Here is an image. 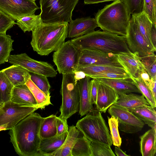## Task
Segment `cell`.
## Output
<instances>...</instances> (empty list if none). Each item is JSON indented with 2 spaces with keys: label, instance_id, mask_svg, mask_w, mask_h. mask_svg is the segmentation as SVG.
Wrapping results in <instances>:
<instances>
[{
  "label": "cell",
  "instance_id": "1",
  "mask_svg": "<svg viewBox=\"0 0 156 156\" xmlns=\"http://www.w3.org/2000/svg\"><path fill=\"white\" fill-rule=\"evenodd\" d=\"M43 118L33 112L9 129L10 141L17 154L20 156H38L41 141L40 127Z\"/></svg>",
  "mask_w": 156,
  "mask_h": 156
},
{
  "label": "cell",
  "instance_id": "2",
  "mask_svg": "<svg viewBox=\"0 0 156 156\" xmlns=\"http://www.w3.org/2000/svg\"><path fill=\"white\" fill-rule=\"evenodd\" d=\"M68 23L42 22L32 31L30 44L33 50L41 55H48L57 50L68 35Z\"/></svg>",
  "mask_w": 156,
  "mask_h": 156
},
{
  "label": "cell",
  "instance_id": "3",
  "mask_svg": "<svg viewBox=\"0 0 156 156\" xmlns=\"http://www.w3.org/2000/svg\"><path fill=\"white\" fill-rule=\"evenodd\" d=\"M81 51L96 50L114 55L131 52L126 36L97 30L71 40Z\"/></svg>",
  "mask_w": 156,
  "mask_h": 156
},
{
  "label": "cell",
  "instance_id": "4",
  "mask_svg": "<svg viewBox=\"0 0 156 156\" xmlns=\"http://www.w3.org/2000/svg\"><path fill=\"white\" fill-rule=\"evenodd\" d=\"M98 27L103 31L126 36L131 19L123 2L116 0L106 5L95 14Z\"/></svg>",
  "mask_w": 156,
  "mask_h": 156
},
{
  "label": "cell",
  "instance_id": "5",
  "mask_svg": "<svg viewBox=\"0 0 156 156\" xmlns=\"http://www.w3.org/2000/svg\"><path fill=\"white\" fill-rule=\"evenodd\" d=\"M83 135L91 142L109 146L112 144L111 136L100 112L92 110L82 119L76 126Z\"/></svg>",
  "mask_w": 156,
  "mask_h": 156
},
{
  "label": "cell",
  "instance_id": "6",
  "mask_svg": "<svg viewBox=\"0 0 156 156\" xmlns=\"http://www.w3.org/2000/svg\"><path fill=\"white\" fill-rule=\"evenodd\" d=\"M79 0H40L42 21L47 23L69 22Z\"/></svg>",
  "mask_w": 156,
  "mask_h": 156
},
{
  "label": "cell",
  "instance_id": "7",
  "mask_svg": "<svg viewBox=\"0 0 156 156\" xmlns=\"http://www.w3.org/2000/svg\"><path fill=\"white\" fill-rule=\"evenodd\" d=\"M62 103L59 116L67 119L79 110L80 96L77 81L74 73L62 74L60 91Z\"/></svg>",
  "mask_w": 156,
  "mask_h": 156
},
{
  "label": "cell",
  "instance_id": "8",
  "mask_svg": "<svg viewBox=\"0 0 156 156\" xmlns=\"http://www.w3.org/2000/svg\"><path fill=\"white\" fill-rule=\"evenodd\" d=\"M81 51L71 40L65 42L53 55L58 72L62 74L74 73L78 66Z\"/></svg>",
  "mask_w": 156,
  "mask_h": 156
},
{
  "label": "cell",
  "instance_id": "9",
  "mask_svg": "<svg viewBox=\"0 0 156 156\" xmlns=\"http://www.w3.org/2000/svg\"><path fill=\"white\" fill-rule=\"evenodd\" d=\"M38 109L37 107L21 105L11 100L4 102L0 105V126L7 124L9 130Z\"/></svg>",
  "mask_w": 156,
  "mask_h": 156
},
{
  "label": "cell",
  "instance_id": "10",
  "mask_svg": "<svg viewBox=\"0 0 156 156\" xmlns=\"http://www.w3.org/2000/svg\"><path fill=\"white\" fill-rule=\"evenodd\" d=\"M8 62L12 65L20 66L29 72L41 75L47 77H55L57 73L51 64L47 62L34 59L26 53L10 55Z\"/></svg>",
  "mask_w": 156,
  "mask_h": 156
},
{
  "label": "cell",
  "instance_id": "11",
  "mask_svg": "<svg viewBox=\"0 0 156 156\" xmlns=\"http://www.w3.org/2000/svg\"><path fill=\"white\" fill-rule=\"evenodd\" d=\"M108 112L118 120V128L126 133H134L140 131L144 123L125 108L112 105Z\"/></svg>",
  "mask_w": 156,
  "mask_h": 156
},
{
  "label": "cell",
  "instance_id": "12",
  "mask_svg": "<svg viewBox=\"0 0 156 156\" xmlns=\"http://www.w3.org/2000/svg\"><path fill=\"white\" fill-rule=\"evenodd\" d=\"M126 39L129 48L133 53L140 57L155 55L156 50L148 44L131 17Z\"/></svg>",
  "mask_w": 156,
  "mask_h": 156
},
{
  "label": "cell",
  "instance_id": "13",
  "mask_svg": "<svg viewBox=\"0 0 156 156\" xmlns=\"http://www.w3.org/2000/svg\"><path fill=\"white\" fill-rule=\"evenodd\" d=\"M40 9L30 0H0V10L15 21L25 16L35 14Z\"/></svg>",
  "mask_w": 156,
  "mask_h": 156
},
{
  "label": "cell",
  "instance_id": "14",
  "mask_svg": "<svg viewBox=\"0 0 156 156\" xmlns=\"http://www.w3.org/2000/svg\"><path fill=\"white\" fill-rule=\"evenodd\" d=\"M86 65H112L123 67L117 55L93 50L82 51L78 66Z\"/></svg>",
  "mask_w": 156,
  "mask_h": 156
},
{
  "label": "cell",
  "instance_id": "15",
  "mask_svg": "<svg viewBox=\"0 0 156 156\" xmlns=\"http://www.w3.org/2000/svg\"><path fill=\"white\" fill-rule=\"evenodd\" d=\"M97 27L95 18L88 17L72 20L68 25V36L70 38L78 37L94 31Z\"/></svg>",
  "mask_w": 156,
  "mask_h": 156
},
{
  "label": "cell",
  "instance_id": "16",
  "mask_svg": "<svg viewBox=\"0 0 156 156\" xmlns=\"http://www.w3.org/2000/svg\"><path fill=\"white\" fill-rule=\"evenodd\" d=\"M119 97L118 94L113 88L98 81L96 104L98 111L105 113L107 109L117 101Z\"/></svg>",
  "mask_w": 156,
  "mask_h": 156
},
{
  "label": "cell",
  "instance_id": "17",
  "mask_svg": "<svg viewBox=\"0 0 156 156\" xmlns=\"http://www.w3.org/2000/svg\"><path fill=\"white\" fill-rule=\"evenodd\" d=\"M118 61L129 75L131 78H136L145 70L138 56L130 52H123L117 55Z\"/></svg>",
  "mask_w": 156,
  "mask_h": 156
},
{
  "label": "cell",
  "instance_id": "18",
  "mask_svg": "<svg viewBox=\"0 0 156 156\" xmlns=\"http://www.w3.org/2000/svg\"><path fill=\"white\" fill-rule=\"evenodd\" d=\"M91 78L86 76L78 81L77 83L80 96L79 114L83 116L93 110V106L90 101V83Z\"/></svg>",
  "mask_w": 156,
  "mask_h": 156
},
{
  "label": "cell",
  "instance_id": "19",
  "mask_svg": "<svg viewBox=\"0 0 156 156\" xmlns=\"http://www.w3.org/2000/svg\"><path fill=\"white\" fill-rule=\"evenodd\" d=\"M113 88L119 95L130 93L141 94L134 84L131 78L110 79L101 78L94 79Z\"/></svg>",
  "mask_w": 156,
  "mask_h": 156
},
{
  "label": "cell",
  "instance_id": "20",
  "mask_svg": "<svg viewBox=\"0 0 156 156\" xmlns=\"http://www.w3.org/2000/svg\"><path fill=\"white\" fill-rule=\"evenodd\" d=\"M10 100L21 105L35 106L38 108L35 98L26 84L13 87Z\"/></svg>",
  "mask_w": 156,
  "mask_h": 156
},
{
  "label": "cell",
  "instance_id": "21",
  "mask_svg": "<svg viewBox=\"0 0 156 156\" xmlns=\"http://www.w3.org/2000/svg\"><path fill=\"white\" fill-rule=\"evenodd\" d=\"M80 131L76 126H70L66 137L62 145L56 150L48 153L47 156H72L71 151L79 137Z\"/></svg>",
  "mask_w": 156,
  "mask_h": 156
},
{
  "label": "cell",
  "instance_id": "22",
  "mask_svg": "<svg viewBox=\"0 0 156 156\" xmlns=\"http://www.w3.org/2000/svg\"><path fill=\"white\" fill-rule=\"evenodd\" d=\"M14 87L26 84L30 78L29 72L23 67L18 65L12 66L2 70Z\"/></svg>",
  "mask_w": 156,
  "mask_h": 156
},
{
  "label": "cell",
  "instance_id": "23",
  "mask_svg": "<svg viewBox=\"0 0 156 156\" xmlns=\"http://www.w3.org/2000/svg\"><path fill=\"white\" fill-rule=\"evenodd\" d=\"M83 72L86 76H91L108 73L129 74L123 67L112 65H86L78 66L76 71Z\"/></svg>",
  "mask_w": 156,
  "mask_h": 156
},
{
  "label": "cell",
  "instance_id": "24",
  "mask_svg": "<svg viewBox=\"0 0 156 156\" xmlns=\"http://www.w3.org/2000/svg\"><path fill=\"white\" fill-rule=\"evenodd\" d=\"M156 129L151 128L140 137V151L142 156H154L156 153Z\"/></svg>",
  "mask_w": 156,
  "mask_h": 156
},
{
  "label": "cell",
  "instance_id": "25",
  "mask_svg": "<svg viewBox=\"0 0 156 156\" xmlns=\"http://www.w3.org/2000/svg\"><path fill=\"white\" fill-rule=\"evenodd\" d=\"M137 26L139 32L148 44L156 50L153 44L151 37V31L152 23L143 12L132 15V17Z\"/></svg>",
  "mask_w": 156,
  "mask_h": 156
},
{
  "label": "cell",
  "instance_id": "26",
  "mask_svg": "<svg viewBox=\"0 0 156 156\" xmlns=\"http://www.w3.org/2000/svg\"><path fill=\"white\" fill-rule=\"evenodd\" d=\"M113 105L126 108L128 110L144 105H150L144 96L134 93L119 95L117 101Z\"/></svg>",
  "mask_w": 156,
  "mask_h": 156
},
{
  "label": "cell",
  "instance_id": "27",
  "mask_svg": "<svg viewBox=\"0 0 156 156\" xmlns=\"http://www.w3.org/2000/svg\"><path fill=\"white\" fill-rule=\"evenodd\" d=\"M68 133L56 135L52 137L41 140L38 156H47L48 153L52 152L59 148L65 140Z\"/></svg>",
  "mask_w": 156,
  "mask_h": 156
},
{
  "label": "cell",
  "instance_id": "28",
  "mask_svg": "<svg viewBox=\"0 0 156 156\" xmlns=\"http://www.w3.org/2000/svg\"><path fill=\"white\" fill-rule=\"evenodd\" d=\"M150 105H144L128 110L137 118L148 126L156 123V112Z\"/></svg>",
  "mask_w": 156,
  "mask_h": 156
},
{
  "label": "cell",
  "instance_id": "29",
  "mask_svg": "<svg viewBox=\"0 0 156 156\" xmlns=\"http://www.w3.org/2000/svg\"><path fill=\"white\" fill-rule=\"evenodd\" d=\"M57 117L51 115L43 118L41 124L39 135L41 140L49 138L57 135L56 120Z\"/></svg>",
  "mask_w": 156,
  "mask_h": 156
},
{
  "label": "cell",
  "instance_id": "30",
  "mask_svg": "<svg viewBox=\"0 0 156 156\" xmlns=\"http://www.w3.org/2000/svg\"><path fill=\"white\" fill-rule=\"evenodd\" d=\"M42 22L40 14H30L18 19L16 24L25 33L32 31Z\"/></svg>",
  "mask_w": 156,
  "mask_h": 156
},
{
  "label": "cell",
  "instance_id": "31",
  "mask_svg": "<svg viewBox=\"0 0 156 156\" xmlns=\"http://www.w3.org/2000/svg\"><path fill=\"white\" fill-rule=\"evenodd\" d=\"M11 36L6 33L0 34V65L8 62L10 52L13 50Z\"/></svg>",
  "mask_w": 156,
  "mask_h": 156
},
{
  "label": "cell",
  "instance_id": "32",
  "mask_svg": "<svg viewBox=\"0 0 156 156\" xmlns=\"http://www.w3.org/2000/svg\"><path fill=\"white\" fill-rule=\"evenodd\" d=\"M91 141L84 136L78 137L71 151L72 156H92Z\"/></svg>",
  "mask_w": 156,
  "mask_h": 156
},
{
  "label": "cell",
  "instance_id": "33",
  "mask_svg": "<svg viewBox=\"0 0 156 156\" xmlns=\"http://www.w3.org/2000/svg\"><path fill=\"white\" fill-rule=\"evenodd\" d=\"M30 89L37 104L39 108L41 109L49 105L52 104L50 101V98L46 94L39 89L31 81L30 78L26 83Z\"/></svg>",
  "mask_w": 156,
  "mask_h": 156
},
{
  "label": "cell",
  "instance_id": "34",
  "mask_svg": "<svg viewBox=\"0 0 156 156\" xmlns=\"http://www.w3.org/2000/svg\"><path fill=\"white\" fill-rule=\"evenodd\" d=\"M13 87L4 73L0 71V92L3 103L10 100Z\"/></svg>",
  "mask_w": 156,
  "mask_h": 156
},
{
  "label": "cell",
  "instance_id": "35",
  "mask_svg": "<svg viewBox=\"0 0 156 156\" xmlns=\"http://www.w3.org/2000/svg\"><path fill=\"white\" fill-rule=\"evenodd\" d=\"M136 87L140 91L141 94L145 98L149 105L155 108L156 100L154 99L150 90L146 84L139 76L137 78H132Z\"/></svg>",
  "mask_w": 156,
  "mask_h": 156
},
{
  "label": "cell",
  "instance_id": "36",
  "mask_svg": "<svg viewBox=\"0 0 156 156\" xmlns=\"http://www.w3.org/2000/svg\"><path fill=\"white\" fill-rule=\"evenodd\" d=\"M29 73L30 79L47 96L50 98V89L51 86L47 77L33 73L29 72Z\"/></svg>",
  "mask_w": 156,
  "mask_h": 156
},
{
  "label": "cell",
  "instance_id": "37",
  "mask_svg": "<svg viewBox=\"0 0 156 156\" xmlns=\"http://www.w3.org/2000/svg\"><path fill=\"white\" fill-rule=\"evenodd\" d=\"M138 58L150 77L156 79V56L155 54Z\"/></svg>",
  "mask_w": 156,
  "mask_h": 156
},
{
  "label": "cell",
  "instance_id": "38",
  "mask_svg": "<svg viewBox=\"0 0 156 156\" xmlns=\"http://www.w3.org/2000/svg\"><path fill=\"white\" fill-rule=\"evenodd\" d=\"M90 148L92 156H115L110 146L101 143L91 142Z\"/></svg>",
  "mask_w": 156,
  "mask_h": 156
},
{
  "label": "cell",
  "instance_id": "39",
  "mask_svg": "<svg viewBox=\"0 0 156 156\" xmlns=\"http://www.w3.org/2000/svg\"><path fill=\"white\" fill-rule=\"evenodd\" d=\"M108 118L112 144L115 146L120 147L122 139L119 132L118 120L113 116L111 118L108 116Z\"/></svg>",
  "mask_w": 156,
  "mask_h": 156
},
{
  "label": "cell",
  "instance_id": "40",
  "mask_svg": "<svg viewBox=\"0 0 156 156\" xmlns=\"http://www.w3.org/2000/svg\"><path fill=\"white\" fill-rule=\"evenodd\" d=\"M156 0H144L143 12L154 25H156Z\"/></svg>",
  "mask_w": 156,
  "mask_h": 156
},
{
  "label": "cell",
  "instance_id": "41",
  "mask_svg": "<svg viewBox=\"0 0 156 156\" xmlns=\"http://www.w3.org/2000/svg\"><path fill=\"white\" fill-rule=\"evenodd\" d=\"M125 5L129 13L131 15L143 12L144 0H121Z\"/></svg>",
  "mask_w": 156,
  "mask_h": 156
},
{
  "label": "cell",
  "instance_id": "42",
  "mask_svg": "<svg viewBox=\"0 0 156 156\" xmlns=\"http://www.w3.org/2000/svg\"><path fill=\"white\" fill-rule=\"evenodd\" d=\"M16 22L9 16L0 11V34L6 33L9 29L12 28Z\"/></svg>",
  "mask_w": 156,
  "mask_h": 156
},
{
  "label": "cell",
  "instance_id": "43",
  "mask_svg": "<svg viewBox=\"0 0 156 156\" xmlns=\"http://www.w3.org/2000/svg\"><path fill=\"white\" fill-rule=\"evenodd\" d=\"M57 135H59L65 133H68V126L67 119L60 117H57L56 120Z\"/></svg>",
  "mask_w": 156,
  "mask_h": 156
},
{
  "label": "cell",
  "instance_id": "44",
  "mask_svg": "<svg viewBox=\"0 0 156 156\" xmlns=\"http://www.w3.org/2000/svg\"><path fill=\"white\" fill-rule=\"evenodd\" d=\"M92 79L101 78L110 79H123L131 78L129 74H119L114 73H100L98 75L92 76L90 77Z\"/></svg>",
  "mask_w": 156,
  "mask_h": 156
},
{
  "label": "cell",
  "instance_id": "45",
  "mask_svg": "<svg viewBox=\"0 0 156 156\" xmlns=\"http://www.w3.org/2000/svg\"><path fill=\"white\" fill-rule=\"evenodd\" d=\"M98 81L95 79H92L90 83V101L92 104L96 105L98 92Z\"/></svg>",
  "mask_w": 156,
  "mask_h": 156
},
{
  "label": "cell",
  "instance_id": "46",
  "mask_svg": "<svg viewBox=\"0 0 156 156\" xmlns=\"http://www.w3.org/2000/svg\"><path fill=\"white\" fill-rule=\"evenodd\" d=\"M156 79H153L151 77L150 81L146 84L150 90L154 98L156 100Z\"/></svg>",
  "mask_w": 156,
  "mask_h": 156
},
{
  "label": "cell",
  "instance_id": "47",
  "mask_svg": "<svg viewBox=\"0 0 156 156\" xmlns=\"http://www.w3.org/2000/svg\"><path fill=\"white\" fill-rule=\"evenodd\" d=\"M151 37L152 42L154 47L155 48H156V25L153 23L152 24Z\"/></svg>",
  "mask_w": 156,
  "mask_h": 156
},
{
  "label": "cell",
  "instance_id": "48",
  "mask_svg": "<svg viewBox=\"0 0 156 156\" xmlns=\"http://www.w3.org/2000/svg\"><path fill=\"white\" fill-rule=\"evenodd\" d=\"M74 77L76 81H77L85 77L86 75L83 72L76 71L74 73Z\"/></svg>",
  "mask_w": 156,
  "mask_h": 156
},
{
  "label": "cell",
  "instance_id": "49",
  "mask_svg": "<svg viewBox=\"0 0 156 156\" xmlns=\"http://www.w3.org/2000/svg\"><path fill=\"white\" fill-rule=\"evenodd\" d=\"M140 76L146 84L150 81L151 77L145 70L142 72Z\"/></svg>",
  "mask_w": 156,
  "mask_h": 156
},
{
  "label": "cell",
  "instance_id": "50",
  "mask_svg": "<svg viewBox=\"0 0 156 156\" xmlns=\"http://www.w3.org/2000/svg\"><path fill=\"white\" fill-rule=\"evenodd\" d=\"M116 0H84L85 4H91L103 2H105L115 1Z\"/></svg>",
  "mask_w": 156,
  "mask_h": 156
},
{
  "label": "cell",
  "instance_id": "51",
  "mask_svg": "<svg viewBox=\"0 0 156 156\" xmlns=\"http://www.w3.org/2000/svg\"><path fill=\"white\" fill-rule=\"evenodd\" d=\"M115 152L117 156H129L121 150L119 147L115 146Z\"/></svg>",
  "mask_w": 156,
  "mask_h": 156
},
{
  "label": "cell",
  "instance_id": "52",
  "mask_svg": "<svg viewBox=\"0 0 156 156\" xmlns=\"http://www.w3.org/2000/svg\"><path fill=\"white\" fill-rule=\"evenodd\" d=\"M6 130H8L7 124L0 126V131Z\"/></svg>",
  "mask_w": 156,
  "mask_h": 156
},
{
  "label": "cell",
  "instance_id": "53",
  "mask_svg": "<svg viewBox=\"0 0 156 156\" xmlns=\"http://www.w3.org/2000/svg\"><path fill=\"white\" fill-rule=\"evenodd\" d=\"M3 103V102L2 101V96L0 92V105H2Z\"/></svg>",
  "mask_w": 156,
  "mask_h": 156
},
{
  "label": "cell",
  "instance_id": "54",
  "mask_svg": "<svg viewBox=\"0 0 156 156\" xmlns=\"http://www.w3.org/2000/svg\"><path fill=\"white\" fill-rule=\"evenodd\" d=\"M30 1H33V2H35V1L36 0H30Z\"/></svg>",
  "mask_w": 156,
  "mask_h": 156
},
{
  "label": "cell",
  "instance_id": "55",
  "mask_svg": "<svg viewBox=\"0 0 156 156\" xmlns=\"http://www.w3.org/2000/svg\"></svg>",
  "mask_w": 156,
  "mask_h": 156
}]
</instances>
